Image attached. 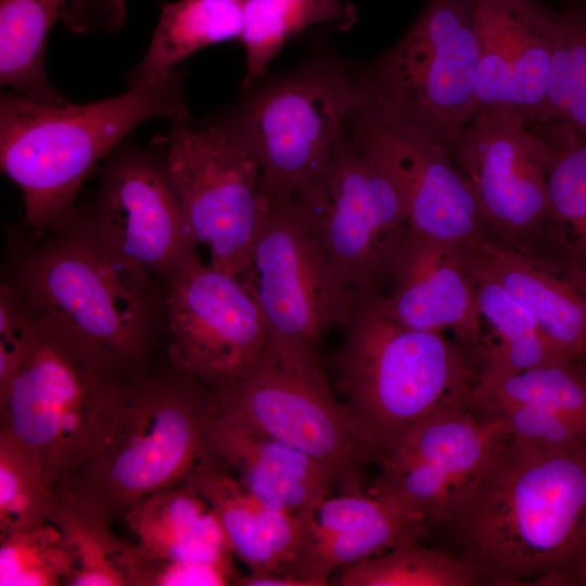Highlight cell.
Returning <instances> with one entry per match:
<instances>
[{
	"label": "cell",
	"mask_w": 586,
	"mask_h": 586,
	"mask_svg": "<svg viewBox=\"0 0 586 586\" xmlns=\"http://www.w3.org/2000/svg\"><path fill=\"white\" fill-rule=\"evenodd\" d=\"M442 523L481 585H582L586 447L508 437Z\"/></svg>",
	"instance_id": "obj_1"
},
{
	"label": "cell",
	"mask_w": 586,
	"mask_h": 586,
	"mask_svg": "<svg viewBox=\"0 0 586 586\" xmlns=\"http://www.w3.org/2000/svg\"><path fill=\"white\" fill-rule=\"evenodd\" d=\"M182 72L88 104L50 103L11 91L0 101L1 170L22 191L27 224L63 221L94 165L151 118L189 119Z\"/></svg>",
	"instance_id": "obj_2"
},
{
	"label": "cell",
	"mask_w": 586,
	"mask_h": 586,
	"mask_svg": "<svg viewBox=\"0 0 586 586\" xmlns=\"http://www.w3.org/2000/svg\"><path fill=\"white\" fill-rule=\"evenodd\" d=\"M343 328L340 388L379 462L431 412L471 406L472 358L443 333L402 324L383 294L359 293Z\"/></svg>",
	"instance_id": "obj_3"
},
{
	"label": "cell",
	"mask_w": 586,
	"mask_h": 586,
	"mask_svg": "<svg viewBox=\"0 0 586 586\" xmlns=\"http://www.w3.org/2000/svg\"><path fill=\"white\" fill-rule=\"evenodd\" d=\"M35 322L111 377L142 357L152 323V275L89 225L36 251L22 269Z\"/></svg>",
	"instance_id": "obj_4"
},
{
	"label": "cell",
	"mask_w": 586,
	"mask_h": 586,
	"mask_svg": "<svg viewBox=\"0 0 586 586\" xmlns=\"http://www.w3.org/2000/svg\"><path fill=\"white\" fill-rule=\"evenodd\" d=\"M212 391L175 373L116 383L105 424L66 476L74 495L112 521L137 501L183 482L208 455Z\"/></svg>",
	"instance_id": "obj_5"
},
{
	"label": "cell",
	"mask_w": 586,
	"mask_h": 586,
	"mask_svg": "<svg viewBox=\"0 0 586 586\" xmlns=\"http://www.w3.org/2000/svg\"><path fill=\"white\" fill-rule=\"evenodd\" d=\"M475 17V0H426L393 46L353 71L355 112L453 152L474 113Z\"/></svg>",
	"instance_id": "obj_6"
},
{
	"label": "cell",
	"mask_w": 586,
	"mask_h": 586,
	"mask_svg": "<svg viewBox=\"0 0 586 586\" xmlns=\"http://www.w3.org/2000/svg\"><path fill=\"white\" fill-rule=\"evenodd\" d=\"M220 123L254 157L270 199H291L326 168L356 111L353 69L328 55L244 90Z\"/></svg>",
	"instance_id": "obj_7"
},
{
	"label": "cell",
	"mask_w": 586,
	"mask_h": 586,
	"mask_svg": "<svg viewBox=\"0 0 586 586\" xmlns=\"http://www.w3.org/2000/svg\"><path fill=\"white\" fill-rule=\"evenodd\" d=\"M212 398L222 413L331 469L349 493H360L361 463L377 460L346 406L335 400L316 352L270 332L256 366Z\"/></svg>",
	"instance_id": "obj_8"
},
{
	"label": "cell",
	"mask_w": 586,
	"mask_h": 586,
	"mask_svg": "<svg viewBox=\"0 0 586 586\" xmlns=\"http://www.w3.org/2000/svg\"><path fill=\"white\" fill-rule=\"evenodd\" d=\"M114 387L109 375L36 323L22 361L0 385V432L37 456L54 486L93 448Z\"/></svg>",
	"instance_id": "obj_9"
},
{
	"label": "cell",
	"mask_w": 586,
	"mask_h": 586,
	"mask_svg": "<svg viewBox=\"0 0 586 586\" xmlns=\"http://www.w3.org/2000/svg\"><path fill=\"white\" fill-rule=\"evenodd\" d=\"M291 199L347 285L379 292L409 231L390 177L344 131L322 173Z\"/></svg>",
	"instance_id": "obj_10"
},
{
	"label": "cell",
	"mask_w": 586,
	"mask_h": 586,
	"mask_svg": "<svg viewBox=\"0 0 586 586\" xmlns=\"http://www.w3.org/2000/svg\"><path fill=\"white\" fill-rule=\"evenodd\" d=\"M162 160L195 244L238 277L270 203L258 164L221 125L191 118L171 122Z\"/></svg>",
	"instance_id": "obj_11"
},
{
	"label": "cell",
	"mask_w": 586,
	"mask_h": 586,
	"mask_svg": "<svg viewBox=\"0 0 586 586\" xmlns=\"http://www.w3.org/2000/svg\"><path fill=\"white\" fill-rule=\"evenodd\" d=\"M238 278L273 336L315 352L331 328L344 327L359 295L342 279L292 199H270Z\"/></svg>",
	"instance_id": "obj_12"
},
{
	"label": "cell",
	"mask_w": 586,
	"mask_h": 586,
	"mask_svg": "<svg viewBox=\"0 0 586 586\" xmlns=\"http://www.w3.org/2000/svg\"><path fill=\"white\" fill-rule=\"evenodd\" d=\"M164 280L175 372L212 392L244 378L264 354L269 329L239 278L204 265L194 251Z\"/></svg>",
	"instance_id": "obj_13"
},
{
	"label": "cell",
	"mask_w": 586,
	"mask_h": 586,
	"mask_svg": "<svg viewBox=\"0 0 586 586\" xmlns=\"http://www.w3.org/2000/svg\"><path fill=\"white\" fill-rule=\"evenodd\" d=\"M451 156L473 191L485 233L530 249L549 217L553 149L540 124L514 111L476 112Z\"/></svg>",
	"instance_id": "obj_14"
},
{
	"label": "cell",
	"mask_w": 586,
	"mask_h": 586,
	"mask_svg": "<svg viewBox=\"0 0 586 586\" xmlns=\"http://www.w3.org/2000/svg\"><path fill=\"white\" fill-rule=\"evenodd\" d=\"M510 436L505 421L471 406L440 408L413 425L380 461L373 495L422 524L442 523Z\"/></svg>",
	"instance_id": "obj_15"
},
{
	"label": "cell",
	"mask_w": 586,
	"mask_h": 586,
	"mask_svg": "<svg viewBox=\"0 0 586 586\" xmlns=\"http://www.w3.org/2000/svg\"><path fill=\"white\" fill-rule=\"evenodd\" d=\"M89 225L113 251L163 279L196 246L163 160L132 145L114 150Z\"/></svg>",
	"instance_id": "obj_16"
},
{
	"label": "cell",
	"mask_w": 586,
	"mask_h": 586,
	"mask_svg": "<svg viewBox=\"0 0 586 586\" xmlns=\"http://www.w3.org/2000/svg\"><path fill=\"white\" fill-rule=\"evenodd\" d=\"M344 128L352 144L397 187L410 232L455 245L485 233L473 191L448 149L403 137L357 112Z\"/></svg>",
	"instance_id": "obj_17"
},
{
	"label": "cell",
	"mask_w": 586,
	"mask_h": 586,
	"mask_svg": "<svg viewBox=\"0 0 586 586\" xmlns=\"http://www.w3.org/2000/svg\"><path fill=\"white\" fill-rule=\"evenodd\" d=\"M475 1L474 113L514 111L531 124L539 123L550 76L557 11L540 0Z\"/></svg>",
	"instance_id": "obj_18"
},
{
	"label": "cell",
	"mask_w": 586,
	"mask_h": 586,
	"mask_svg": "<svg viewBox=\"0 0 586 586\" xmlns=\"http://www.w3.org/2000/svg\"><path fill=\"white\" fill-rule=\"evenodd\" d=\"M384 302L402 324L421 331L450 330L475 361L484 346L473 275L461 245L408 231L393 264Z\"/></svg>",
	"instance_id": "obj_19"
},
{
	"label": "cell",
	"mask_w": 586,
	"mask_h": 586,
	"mask_svg": "<svg viewBox=\"0 0 586 586\" xmlns=\"http://www.w3.org/2000/svg\"><path fill=\"white\" fill-rule=\"evenodd\" d=\"M471 406L505 421L511 436L544 449L586 447V365L565 361L477 375Z\"/></svg>",
	"instance_id": "obj_20"
},
{
	"label": "cell",
	"mask_w": 586,
	"mask_h": 586,
	"mask_svg": "<svg viewBox=\"0 0 586 586\" xmlns=\"http://www.w3.org/2000/svg\"><path fill=\"white\" fill-rule=\"evenodd\" d=\"M469 264L497 280L569 359L586 365V265L556 263L486 233L461 245Z\"/></svg>",
	"instance_id": "obj_21"
},
{
	"label": "cell",
	"mask_w": 586,
	"mask_h": 586,
	"mask_svg": "<svg viewBox=\"0 0 586 586\" xmlns=\"http://www.w3.org/2000/svg\"><path fill=\"white\" fill-rule=\"evenodd\" d=\"M123 518L135 543L150 553L232 566L216 514L186 481L145 496Z\"/></svg>",
	"instance_id": "obj_22"
},
{
	"label": "cell",
	"mask_w": 586,
	"mask_h": 586,
	"mask_svg": "<svg viewBox=\"0 0 586 586\" xmlns=\"http://www.w3.org/2000/svg\"><path fill=\"white\" fill-rule=\"evenodd\" d=\"M242 26L243 0L164 3L145 55L127 75L128 89L161 77L203 48L239 39Z\"/></svg>",
	"instance_id": "obj_23"
},
{
	"label": "cell",
	"mask_w": 586,
	"mask_h": 586,
	"mask_svg": "<svg viewBox=\"0 0 586 586\" xmlns=\"http://www.w3.org/2000/svg\"><path fill=\"white\" fill-rule=\"evenodd\" d=\"M469 266L481 317L487 320L498 339L497 343L481 349L477 375H508L573 361L551 343L530 310L497 280Z\"/></svg>",
	"instance_id": "obj_24"
},
{
	"label": "cell",
	"mask_w": 586,
	"mask_h": 586,
	"mask_svg": "<svg viewBox=\"0 0 586 586\" xmlns=\"http://www.w3.org/2000/svg\"><path fill=\"white\" fill-rule=\"evenodd\" d=\"M71 0H0V81L12 91L50 103L64 99L49 82L44 50Z\"/></svg>",
	"instance_id": "obj_25"
},
{
	"label": "cell",
	"mask_w": 586,
	"mask_h": 586,
	"mask_svg": "<svg viewBox=\"0 0 586 586\" xmlns=\"http://www.w3.org/2000/svg\"><path fill=\"white\" fill-rule=\"evenodd\" d=\"M357 16L355 5L342 0H243L239 38L246 63L243 90L265 76L269 63L293 36L320 23L347 31Z\"/></svg>",
	"instance_id": "obj_26"
},
{
	"label": "cell",
	"mask_w": 586,
	"mask_h": 586,
	"mask_svg": "<svg viewBox=\"0 0 586 586\" xmlns=\"http://www.w3.org/2000/svg\"><path fill=\"white\" fill-rule=\"evenodd\" d=\"M216 514L228 547L253 573H280L265 531L262 507L209 454L184 480Z\"/></svg>",
	"instance_id": "obj_27"
},
{
	"label": "cell",
	"mask_w": 586,
	"mask_h": 586,
	"mask_svg": "<svg viewBox=\"0 0 586 586\" xmlns=\"http://www.w3.org/2000/svg\"><path fill=\"white\" fill-rule=\"evenodd\" d=\"M49 521L64 535L76 568L68 586H127L118 559L124 540L111 530V520L84 505L65 477L54 486Z\"/></svg>",
	"instance_id": "obj_28"
},
{
	"label": "cell",
	"mask_w": 586,
	"mask_h": 586,
	"mask_svg": "<svg viewBox=\"0 0 586 586\" xmlns=\"http://www.w3.org/2000/svg\"><path fill=\"white\" fill-rule=\"evenodd\" d=\"M204 433L208 454L226 468L238 463L251 464L331 489L341 483L336 473L328 467L222 413L214 406L213 398Z\"/></svg>",
	"instance_id": "obj_29"
},
{
	"label": "cell",
	"mask_w": 586,
	"mask_h": 586,
	"mask_svg": "<svg viewBox=\"0 0 586 586\" xmlns=\"http://www.w3.org/2000/svg\"><path fill=\"white\" fill-rule=\"evenodd\" d=\"M423 524L392 505L377 518L347 531L313 536L286 574L307 581L310 586L330 584L331 574L391 548L407 538H415Z\"/></svg>",
	"instance_id": "obj_30"
},
{
	"label": "cell",
	"mask_w": 586,
	"mask_h": 586,
	"mask_svg": "<svg viewBox=\"0 0 586 586\" xmlns=\"http://www.w3.org/2000/svg\"><path fill=\"white\" fill-rule=\"evenodd\" d=\"M337 586H474L481 582L460 556L419 546L407 538L381 556L343 568Z\"/></svg>",
	"instance_id": "obj_31"
},
{
	"label": "cell",
	"mask_w": 586,
	"mask_h": 586,
	"mask_svg": "<svg viewBox=\"0 0 586 586\" xmlns=\"http://www.w3.org/2000/svg\"><path fill=\"white\" fill-rule=\"evenodd\" d=\"M557 11L547 94L539 123L559 122L586 139V0Z\"/></svg>",
	"instance_id": "obj_32"
},
{
	"label": "cell",
	"mask_w": 586,
	"mask_h": 586,
	"mask_svg": "<svg viewBox=\"0 0 586 586\" xmlns=\"http://www.w3.org/2000/svg\"><path fill=\"white\" fill-rule=\"evenodd\" d=\"M539 124L553 149L548 222L569 230L572 256L586 265V139L563 123Z\"/></svg>",
	"instance_id": "obj_33"
},
{
	"label": "cell",
	"mask_w": 586,
	"mask_h": 586,
	"mask_svg": "<svg viewBox=\"0 0 586 586\" xmlns=\"http://www.w3.org/2000/svg\"><path fill=\"white\" fill-rule=\"evenodd\" d=\"M75 556L50 521L0 536L1 586L67 585Z\"/></svg>",
	"instance_id": "obj_34"
},
{
	"label": "cell",
	"mask_w": 586,
	"mask_h": 586,
	"mask_svg": "<svg viewBox=\"0 0 586 586\" xmlns=\"http://www.w3.org/2000/svg\"><path fill=\"white\" fill-rule=\"evenodd\" d=\"M53 496L37 456L0 432V536L49 521Z\"/></svg>",
	"instance_id": "obj_35"
},
{
	"label": "cell",
	"mask_w": 586,
	"mask_h": 586,
	"mask_svg": "<svg viewBox=\"0 0 586 586\" xmlns=\"http://www.w3.org/2000/svg\"><path fill=\"white\" fill-rule=\"evenodd\" d=\"M118 564L127 586H221L238 576L230 565L160 557L126 540Z\"/></svg>",
	"instance_id": "obj_36"
},
{
	"label": "cell",
	"mask_w": 586,
	"mask_h": 586,
	"mask_svg": "<svg viewBox=\"0 0 586 586\" xmlns=\"http://www.w3.org/2000/svg\"><path fill=\"white\" fill-rule=\"evenodd\" d=\"M36 333L26 303L7 284L0 294V385L14 373Z\"/></svg>",
	"instance_id": "obj_37"
},
{
	"label": "cell",
	"mask_w": 586,
	"mask_h": 586,
	"mask_svg": "<svg viewBox=\"0 0 586 586\" xmlns=\"http://www.w3.org/2000/svg\"><path fill=\"white\" fill-rule=\"evenodd\" d=\"M392 504L384 499L349 493L327 497L315 510L309 534L326 536L357 527L383 513Z\"/></svg>",
	"instance_id": "obj_38"
},
{
	"label": "cell",
	"mask_w": 586,
	"mask_h": 586,
	"mask_svg": "<svg viewBox=\"0 0 586 586\" xmlns=\"http://www.w3.org/2000/svg\"><path fill=\"white\" fill-rule=\"evenodd\" d=\"M234 585L241 586H310V584L290 574L282 573H253L237 576Z\"/></svg>",
	"instance_id": "obj_39"
},
{
	"label": "cell",
	"mask_w": 586,
	"mask_h": 586,
	"mask_svg": "<svg viewBox=\"0 0 586 586\" xmlns=\"http://www.w3.org/2000/svg\"><path fill=\"white\" fill-rule=\"evenodd\" d=\"M582 585H586V568H585V571H584V575H583V579H582Z\"/></svg>",
	"instance_id": "obj_40"
}]
</instances>
